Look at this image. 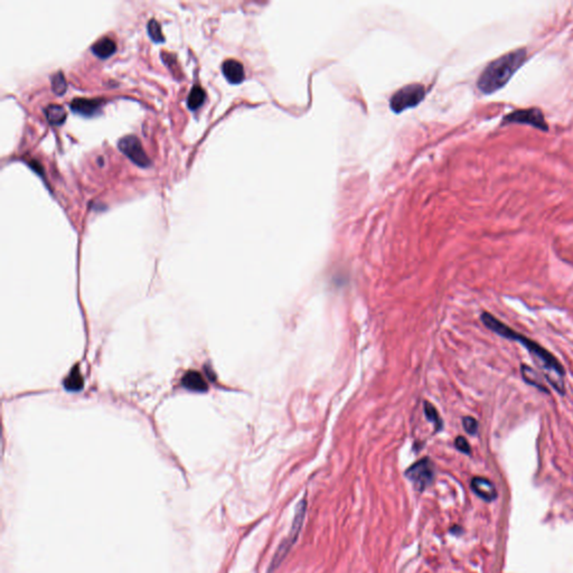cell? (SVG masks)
I'll return each instance as SVG.
<instances>
[{"instance_id": "cell-4", "label": "cell", "mask_w": 573, "mask_h": 573, "mask_svg": "<svg viewBox=\"0 0 573 573\" xmlns=\"http://www.w3.org/2000/svg\"><path fill=\"white\" fill-rule=\"evenodd\" d=\"M424 94V87L421 84H409L393 94L391 102H390L391 109L394 112L399 113L408 108H412V106L418 105L423 100Z\"/></svg>"}, {"instance_id": "cell-14", "label": "cell", "mask_w": 573, "mask_h": 573, "mask_svg": "<svg viewBox=\"0 0 573 573\" xmlns=\"http://www.w3.org/2000/svg\"><path fill=\"white\" fill-rule=\"evenodd\" d=\"M44 112H45L47 121L53 125H61L66 120V111L59 104L47 105Z\"/></svg>"}, {"instance_id": "cell-7", "label": "cell", "mask_w": 573, "mask_h": 573, "mask_svg": "<svg viewBox=\"0 0 573 573\" xmlns=\"http://www.w3.org/2000/svg\"><path fill=\"white\" fill-rule=\"evenodd\" d=\"M505 123H526L533 125L534 128H538L541 130H547V123L544 119L543 113L541 112L540 109L532 108L526 110H516L512 113H509L505 118H504V122Z\"/></svg>"}, {"instance_id": "cell-2", "label": "cell", "mask_w": 573, "mask_h": 573, "mask_svg": "<svg viewBox=\"0 0 573 573\" xmlns=\"http://www.w3.org/2000/svg\"><path fill=\"white\" fill-rule=\"evenodd\" d=\"M526 56V49L519 48L490 62L478 79L479 90L486 94L500 90L523 65Z\"/></svg>"}, {"instance_id": "cell-13", "label": "cell", "mask_w": 573, "mask_h": 573, "mask_svg": "<svg viewBox=\"0 0 573 573\" xmlns=\"http://www.w3.org/2000/svg\"><path fill=\"white\" fill-rule=\"evenodd\" d=\"M182 385L186 389L191 390V391L197 392H203L207 389V384L204 377L198 372H194V371L186 373V375L182 377Z\"/></svg>"}, {"instance_id": "cell-16", "label": "cell", "mask_w": 573, "mask_h": 573, "mask_svg": "<svg viewBox=\"0 0 573 573\" xmlns=\"http://www.w3.org/2000/svg\"><path fill=\"white\" fill-rule=\"evenodd\" d=\"M65 387L68 391H80L83 387V377H82L78 366H75L73 371H71L70 375L67 376L65 380Z\"/></svg>"}, {"instance_id": "cell-11", "label": "cell", "mask_w": 573, "mask_h": 573, "mask_svg": "<svg viewBox=\"0 0 573 573\" xmlns=\"http://www.w3.org/2000/svg\"><path fill=\"white\" fill-rule=\"evenodd\" d=\"M117 45L115 41L108 36H104L93 44L91 50L94 55L100 59H108L112 54H115Z\"/></svg>"}, {"instance_id": "cell-3", "label": "cell", "mask_w": 573, "mask_h": 573, "mask_svg": "<svg viewBox=\"0 0 573 573\" xmlns=\"http://www.w3.org/2000/svg\"><path fill=\"white\" fill-rule=\"evenodd\" d=\"M306 511H307V502L306 500H302L301 502L298 503L297 507H295L294 519L292 522L290 533H289L288 537L282 541L281 544L278 547V550H276L272 562L270 564L269 573H272L276 568H278L283 560H285V558L288 556L289 551L291 550V547L295 543V541L298 540L302 524H304V521H305Z\"/></svg>"}, {"instance_id": "cell-1", "label": "cell", "mask_w": 573, "mask_h": 573, "mask_svg": "<svg viewBox=\"0 0 573 573\" xmlns=\"http://www.w3.org/2000/svg\"><path fill=\"white\" fill-rule=\"evenodd\" d=\"M480 319L483 324L487 327L489 330L496 332L497 335L501 337L507 338L509 341L519 342L524 347L531 353V355L537 360L540 364V366L545 371L546 381L549 382L551 385L557 390L560 394H564V382L563 376L565 374L564 368L559 362L557 357H554L551 353L543 348L540 344L535 343L532 339L525 337L522 334L513 330L511 327H508L501 320L497 319L495 316L489 312H483Z\"/></svg>"}, {"instance_id": "cell-5", "label": "cell", "mask_w": 573, "mask_h": 573, "mask_svg": "<svg viewBox=\"0 0 573 573\" xmlns=\"http://www.w3.org/2000/svg\"><path fill=\"white\" fill-rule=\"evenodd\" d=\"M405 475L414 484L415 488L419 492H422L432 483L434 478L433 465L429 459H421L405 471Z\"/></svg>"}, {"instance_id": "cell-9", "label": "cell", "mask_w": 573, "mask_h": 573, "mask_svg": "<svg viewBox=\"0 0 573 573\" xmlns=\"http://www.w3.org/2000/svg\"><path fill=\"white\" fill-rule=\"evenodd\" d=\"M471 488H473L474 492L479 496L480 498L487 502H492L497 497V492L494 484L490 480H488L487 478H483V477L473 478V480H471Z\"/></svg>"}, {"instance_id": "cell-12", "label": "cell", "mask_w": 573, "mask_h": 573, "mask_svg": "<svg viewBox=\"0 0 573 573\" xmlns=\"http://www.w3.org/2000/svg\"><path fill=\"white\" fill-rule=\"evenodd\" d=\"M521 372H522V376H523L524 381L527 384H530V385L539 389L540 391L549 393V389H547V385L545 384V381L542 377V375L539 374L538 372H535V371L532 367L527 366V365L522 364Z\"/></svg>"}, {"instance_id": "cell-20", "label": "cell", "mask_w": 573, "mask_h": 573, "mask_svg": "<svg viewBox=\"0 0 573 573\" xmlns=\"http://www.w3.org/2000/svg\"><path fill=\"white\" fill-rule=\"evenodd\" d=\"M463 424L465 430L467 431L469 434H476L477 430H478V422L477 420L471 418V417H465L463 419Z\"/></svg>"}, {"instance_id": "cell-21", "label": "cell", "mask_w": 573, "mask_h": 573, "mask_svg": "<svg viewBox=\"0 0 573 573\" xmlns=\"http://www.w3.org/2000/svg\"><path fill=\"white\" fill-rule=\"evenodd\" d=\"M455 445H456V448L458 450H460L461 452L467 453V455H469V453H470V446H469L467 440H466V438L458 437L456 439Z\"/></svg>"}, {"instance_id": "cell-6", "label": "cell", "mask_w": 573, "mask_h": 573, "mask_svg": "<svg viewBox=\"0 0 573 573\" xmlns=\"http://www.w3.org/2000/svg\"><path fill=\"white\" fill-rule=\"evenodd\" d=\"M118 147L137 166L147 168L151 165L150 158L144 153L140 140L136 136H125L121 138L118 142Z\"/></svg>"}, {"instance_id": "cell-10", "label": "cell", "mask_w": 573, "mask_h": 573, "mask_svg": "<svg viewBox=\"0 0 573 573\" xmlns=\"http://www.w3.org/2000/svg\"><path fill=\"white\" fill-rule=\"evenodd\" d=\"M222 72L225 79L232 84H238L244 80V67L236 60H226L222 64Z\"/></svg>"}, {"instance_id": "cell-17", "label": "cell", "mask_w": 573, "mask_h": 573, "mask_svg": "<svg viewBox=\"0 0 573 573\" xmlns=\"http://www.w3.org/2000/svg\"><path fill=\"white\" fill-rule=\"evenodd\" d=\"M52 90L55 94H58V96H63L66 92V87H67V83H66V80L64 78V75H63L62 72H58L56 74L52 75Z\"/></svg>"}, {"instance_id": "cell-8", "label": "cell", "mask_w": 573, "mask_h": 573, "mask_svg": "<svg viewBox=\"0 0 573 573\" xmlns=\"http://www.w3.org/2000/svg\"><path fill=\"white\" fill-rule=\"evenodd\" d=\"M102 106V101L98 99H85V98H75L70 102V108L73 112L84 117H92L99 113V110Z\"/></svg>"}, {"instance_id": "cell-15", "label": "cell", "mask_w": 573, "mask_h": 573, "mask_svg": "<svg viewBox=\"0 0 573 573\" xmlns=\"http://www.w3.org/2000/svg\"><path fill=\"white\" fill-rule=\"evenodd\" d=\"M206 98V93L203 90V87L196 84L192 87L190 96L187 98V106L192 111L197 110L199 106L204 103Z\"/></svg>"}, {"instance_id": "cell-18", "label": "cell", "mask_w": 573, "mask_h": 573, "mask_svg": "<svg viewBox=\"0 0 573 573\" xmlns=\"http://www.w3.org/2000/svg\"><path fill=\"white\" fill-rule=\"evenodd\" d=\"M147 27H148L147 29H148V34L150 36V39L153 40L155 43H162L163 41H165V39H163L160 25L156 20H150Z\"/></svg>"}, {"instance_id": "cell-19", "label": "cell", "mask_w": 573, "mask_h": 573, "mask_svg": "<svg viewBox=\"0 0 573 573\" xmlns=\"http://www.w3.org/2000/svg\"><path fill=\"white\" fill-rule=\"evenodd\" d=\"M424 412L427 414V418L428 420H430L431 422L434 423V426L437 427V430H440L442 428V421L440 419V415L438 413V411L436 410V408H434L431 403L429 402H424Z\"/></svg>"}]
</instances>
